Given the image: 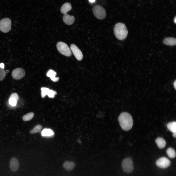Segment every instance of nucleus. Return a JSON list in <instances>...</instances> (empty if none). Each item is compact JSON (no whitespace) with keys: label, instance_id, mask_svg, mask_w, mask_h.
I'll use <instances>...</instances> for the list:
<instances>
[{"label":"nucleus","instance_id":"obj_26","mask_svg":"<svg viewBox=\"0 0 176 176\" xmlns=\"http://www.w3.org/2000/svg\"><path fill=\"white\" fill-rule=\"evenodd\" d=\"M13 98L16 99L17 101L19 99V97L18 94L16 93H13L11 94L9 98Z\"/></svg>","mask_w":176,"mask_h":176},{"label":"nucleus","instance_id":"obj_5","mask_svg":"<svg viewBox=\"0 0 176 176\" xmlns=\"http://www.w3.org/2000/svg\"><path fill=\"white\" fill-rule=\"evenodd\" d=\"M121 166L123 171L126 173H131L133 170V161L129 158H125L123 160L121 163Z\"/></svg>","mask_w":176,"mask_h":176},{"label":"nucleus","instance_id":"obj_16","mask_svg":"<svg viewBox=\"0 0 176 176\" xmlns=\"http://www.w3.org/2000/svg\"><path fill=\"white\" fill-rule=\"evenodd\" d=\"M42 135L43 136L51 137L54 134L53 131L49 129H44L41 132Z\"/></svg>","mask_w":176,"mask_h":176},{"label":"nucleus","instance_id":"obj_11","mask_svg":"<svg viewBox=\"0 0 176 176\" xmlns=\"http://www.w3.org/2000/svg\"><path fill=\"white\" fill-rule=\"evenodd\" d=\"M63 20L65 23L68 25L72 24L74 22L75 18L73 16L69 15L66 13L64 14Z\"/></svg>","mask_w":176,"mask_h":176},{"label":"nucleus","instance_id":"obj_4","mask_svg":"<svg viewBox=\"0 0 176 176\" xmlns=\"http://www.w3.org/2000/svg\"><path fill=\"white\" fill-rule=\"evenodd\" d=\"M93 12L95 16L99 19H104L106 15L105 9L99 5L95 6L92 8Z\"/></svg>","mask_w":176,"mask_h":176},{"label":"nucleus","instance_id":"obj_22","mask_svg":"<svg viewBox=\"0 0 176 176\" xmlns=\"http://www.w3.org/2000/svg\"><path fill=\"white\" fill-rule=\"evenodd\" d=\"M6 72L4 69L0 67V81H2L5 78Z\"/></svg>","mask_w":176,"mask_h":176},{"label":"nucleus","instance_id":"obj_10","mask_svg":"<svg viewBox=\"0 0 176 176\" xmlns=\"http://www.w3.org/2000/svg\"><path fill=\"white\" fill-rule=\"evenodd\" d=\"M10 167L11 170L13 172H16L18 170L19 163L16 158L13 157L11 159L10 162Z\"/></svg>","mask_w":176,"mask_h":176},{"label":"nucleus","instance_id":"obj_21","mask_svg":"<svg viewBox=\"0 0 176 176\" xmlns=\"http://www.w3.org/2000/svg\"><path fill=\"white\" fill-rule=\"evenodd\" d=\"M49 89L46 87H42L41 88V95L42 98L44 97L47 95Z\"/></svg>","mask_w":176,"mask_h":176},{"label":"nucleus","instance_id":"obj_7","mask_svg":"<svg viewBox=\"0 0 176 176\" xmlns=\"http://www.w3.org/2000/svg\"><path fill=\"white\" fill-rule=\"evenodd\" d=\"M171 164L170 160L167 158L163 157L158 159L156 162V164L159 168L165 169L168 168Z\"/></svg>","mask_w":176,"mask_h":176},{"label":"nucleus","instance_id":"obj_28","mask_svg":"<svg viewBox=\"0 0 176 176\" xmlns=\"http://www.w3.org/2000/svg\"><path fill=\"white\" fill-rule=\"evenodd\" d=\"M4 63H1L0 64V67L4 69Z\"/></svg>","mask_w":176,"mask_h":176},{"label":"nucleus","instance_id":"obj_6","mask_svg":"<svg viewBox=\"0 0 176 176\" xmlns=\"http://www.w3.org/2000/svg\"><path fill=\"white\" fill-rule=\"evenodd\" d=\"M11 25L10 19L7 18H4L0 21V30L3 33H7L10 30Z\"/></svg>","mask_w":176,"mask_h":176},{"label":"nucleus","instance_id":"obj_32","mask_svg":"<svg viewBox=\"0 0 176 176\" xmlns=\"http://www.w3.org/2000/svg\"><path fill=\"white\" fill-rule=\"evenodd\" d=\"M174 22L175 23H176V16L175 17V18L174 19Z\"/></svg>","mask_w":176,"mask_h":176},{"label":"nucleus","instance_id":"obj_17","mask_svg":"<svg viewBox=\"0 0 176 176\" xmlns=\"http://www.w3.org/2000/svg\"><path fill=\"white\" fill-rule=\"evenodd\" d=\"M168 129L171 132H176V122L173 121L168 123L167 125Z\"/></svg>","mask_w":176,"mask_h":176},{"label":"nucleus","instance_id":"obj_12","mask_svg":"<svg viewBox=\"0 0 176 176\" xmlns=\"http://www.w3.org/2000/svg\"><path fill=\"white\" fill-rule=\"evenodd\" d=\"M75 164L73 162L69 161H66L63 164V168L68 171L72 170L75 167Z\"/></svg>","mask_w":176,"mask_h":176},{"label":"nucleus","instance_id":"obj_20","mask_svg":"<svg viewBox=\"0 0 176 176\" xmlns=\"http://www.w3.org/2000/svg\"><path fill=\"white\" fill-rule=\"evenodd\" d=\"M42 128V126L40 125L35 126L33 129L30 130V133L31 134H34L39 132Z\"/></svg>","mask_w":176,"mask_h":176},{"label":"nucleus","instance_id":"obj_18","mask_svg":"<svg viewBox=\"0 0 176 176\" xmlns=\"http://www.w3.org/2000/svg\"><path fill=\"white\" fill-rule=\"evenodd\" d=\"M166 153L169 157L171 158H174L176 157V152L172 148H168L167 150Z\"/></svg>","mask_w":176,"mask_h":176},{"label":"nucleus","instance_id":"obj_29","mask_svg":"<svg viewBox=\"0 0 176 176\" xmlns=\"http://www.w3.org/2000/svg\"><path fill=\"white\" fill-rule=\"evenodd\" d=\"M172 135L174 137L176 138V132H173Z\"/></svg>","mask_w":176,"mask_h":176},{"label":"nucleus","instance_id":"obj_9","mask_svg":"<svg viewBox=\"0 0 176 176\" xmlns=\"http://www.w3.org/2000/svg\"><path fill=\"white\" fill-rule=\"evenodd\" d=\"M70 49L76 58L78 60H81L83 57L82 52L75 45L72 44L70 45Z\"/></svg>","mask_w":176,"mask_h":176},{"label":"nucleus","instance_id":"obj_3","mask_svg":"<svg viewBox=\"0 0 176 176\" xmlns=\"http://www.w3.org/2000/svg\"><path fill=\"white\" fill-rule=\"evenodd\" d=\"M56 46L58 51L63 55L67 57L71 56L72 53L71 50L65 43L59 42L57 43Z\"/></svg>","mask_w":176,"mask_h":176},{"label":"nucleus","instance_id":"obj_31","mask_svg":"<svg viewBox=\"0 0 176 176\" xmlns=\"http://www.w3.org/2000/svg\"><path fill=\"white\" fill-rule=\"evenodd\" d=\"M89 0L90 2H92V3L94 2L95 1V0Z\"/></svg>","mask_w":176,"mask_h":176},{"label":"nucleus","instance_id":"obj_14","mask_svg":"<svg viewBox=\"0 0 176 176\" xmlns=\"http://www.w3.org/2000/svg\"><path fill=\"white\" fill-rule=\"evenodd\" d=\"M155 142L158 147L160 149L164 148L166 144L165 141L161 137L157 138L155 140Z\"/></svg>","mask_w":176,"mask_h":176},{"label":"nucleus","instance_id":"obj_23","mask_svg":"<svg viewBox=\"0 0 176 176\" xmlns=\"http://www.w3.org/2000/svg\"><path fill=\"white\" fill-rule=\"evenodd\" d=\"M56 75V72L51 69L49 70L47 73V76L50 78L55 77Z\"/></svg>","mask_w":176,"mask_h":176},{"label":"nucleus","instance_id":"obj_2","mask_svg":"<svg viewBox=\"0 0 176 176\" xmlns=\"http://www.w3.org/2000/svg\"><path fill=\"white\" fill-rule=\"evenodd\" d=\"M115 36L119 40L125 39L127 36L128 31L125 25L122 23L116 24L114 28Z\"/></svg>","mask_w":176,"mask_h":176},{"label":"nucleus","instance_id":"obj_30","mask_svg":"<svg viewBox=\"0 0 176 176\" xmlns=\"http://www.w3.org/2000/svg\"><path fill=\"white\" fill-rule=\"evenodd\" d=\"M173 85H174V87L175 88V89H176V80H175V82H174V84H173Z\"/></svg>","mask_w":176,"mask_h":176},{"label":"nucleus","instance_id":"obj_13","mask_svg":"<svg viewBox=\"0 0 176 176\" xmlns=\"http://www.w3.org/2000/svg\"><path fill=\"white\" fill-rule=\"evenodd\" d=\"M163 43L164 44L168 45H175L176 44V39L173 37L166 38L164 40Z\"/></svg>","mask_w":176,"mask_h":176},{"label":"nucleus","instance_id":"obj_27","mask_svg":"<svg viewBox=\"0 0 176 176\" xmlns=\"http://www.w3.org/2000/svg\"><path fill=\"white\" fill-rule=\"evenodd\" d=\"M54 82H57L59 80V78L58 77H54L50 78Z\"/></svg>","mask_w":176,"mask_h":176},{"label":"nucleus","instance_id":"obj_15","mask_svg":"<svg viewBox=\"0 0 176 176\" xmlns=\"http://www.w3.org/2000/svg\"><path fill=\"white\" fill-rule=\"evenodd\" d=\"M72 8V7L70 3H66L64 4L61 9V12L63 14H66L70 11Z\"/></svg>","mask_w":176,"mask_h":176},{"label":"nucleus","instance_id":"obj_19","mask_svg":"<svg viewBox=\"0 0 176 176\" xmlns=\"http://www.w3.org/2000/svg\"><path fill=\"white\" fill-rule=\"evenodd\" d=\"M34 113L31 112L24 115L22 117V120L25 121H28L32 119L34 116Z\"/></svg>","mask_w":176,"mask_h":176},{"label":"nucleus","instance_id":"obj_8","mask_svg":"<svg viewBox=\"0 0 176 176\" xmlns=\"http://www.w3.org/2000/svg\"><path fill=\"white\" fill-rule=\"evenodd\" d=\"M25 74V72L23 69L18 68L13 70L11 76L13 79L16 80H19L23 77Z\"/></svg>","mask_w":176,"mask_h":176},{"label":"nucleus","instance_id":"obj_1","mask_svg":"<svg viewBox=\"0 0 176 176\" xmlns=\"http://www.w3.org/2000/svg\"><path fill=\"white\" fill-rule=\"evenodd\" d=\"M118 120L121 127L123 130L127 131L132 128L133 124V120L129 113L126 112L121 113L118 117Z\"/></svg>","mask_w":176,"mask_h":176},{"label":"nucleus","instance_id":"obj_25","mask_svg":"<svg viewBox=\"0 0 176 176\" xmlns=\"http://www.w3.org/2000/svg\"><path fill=\"white\" fill-rule=\"evenodd\" d=\"M9 104L11 105L14 106L16 105L17 103L16 99L14 98H9Z\"/></svg>","mask_w":176,"mask_h":176},{"label":"nucleus","instance_id":"obj_24","mask_svg":"<svg viewBox=\"0 0 176 176\" xmlns=\"http://www.w3.org/2000/svg\"><path fill=\"white\" fill-rule=\"evenodd\" d=\"M56 94L57 93L55 91L49 89L47 95L49 98H53Z\"/></svg>","mask_w":176,"mask_h":176}]
</instances>
